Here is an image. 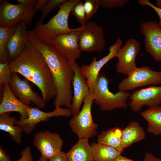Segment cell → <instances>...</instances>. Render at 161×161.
<instances>
[{"label": "cell", "mask_w": 161, "mask_h": 161, "mask_svg": "<svg viewBox=\"0 0 161 161\" xmlns=\"http://www.w3.org/2000/svg\"><path fill=\"white\" fill-rule=\"evenodd\" d=\"M140 114L148 123L147 131L155 135H161V106L149 108Z\"/></svg>", "instance_id": "7402d4cb"}, {"label": "cell", "mask_w": 161, "mask_h": 161, "mask_svg": "<svg viewBox=\"0 0 161 161\" xmlns=\"http://www.w3.org/2000/svg\"><path fill=\"white\" fill-rule=\"evenodd\" d=\"M21 157L16 161H32V157L30 148L27 146L25 147L21 153Z\"/></svg>", "instance_id": "d6a6232c"}, {"label": "cell", "mask_w": 161, "mask_h": 161, "mask_svg": "<svg viewBox=\"0 0 161 161\" xmlns=\"http://www.w3.org/2000/svg\"><path fill=\"white\" fill-rule=\"evenodd\" d=\"M48 160L41 156L39 159L37 161H48Z\"/></svg>", "instance_id": "60d3db41"}, {"label": "cell", "mask_w": 161, "mask_h": 161, "mask_svg": "<svg viewBox=\"0 0 161 161\" xmlns=\"http://www.w3.org/2000/svg\"><path fill=\"white\" fill-rule=\"evenodd\" d=\"M36 11L34 8L21 4H13L7 0L1 1L0 6V26H10L19 22L27 26L31 24Z\"/></svg>", "instance_id": "8992f818"}, {"label": "cell", "mask_w": 161, "mask_h": 161, "mask_svg": "<svg viewBox=\"0 0 161 161\" xmlns=\"http://www.w3.org/2000/svg\"><path fill=\"white\" fill-rule=\"evenodd\" d=\"M123 44L122 39L118 37L115 43L109 48L107 55L99 60L94 57L92 62L89 65H83L81 67V72L87 79L90 90L93 87L97 76L102 67L109 61L116 57L117 52Z\"/></svg>", "instance_id": "e0dca14e"}, {"label": "cell", "mask_w": 161, "mask_h": 161, "mask_svg": "<svg viewBox=\"0 0 161 161\" xmlns=\"http://www.w3.org/2000/svg\"><path fill=\"white\" fill-rule=\"evenodd\" d=\"M1 95L0 114L15 112L20 114V120H23L27 117L28 110L30 106L24 104L15 96L8 83L3 85Z\"/></svg>", "instance_id": "ac0fdd59"}, {"label": "cell", "mask_w": 161, "mask_h": 161, "mask_svg": "<svg viewBox=\"0 0 161 161\" xmlns=\"http://www.w3.org/2000/svg\"><path fill=\"white\" fill-rule=\"evenodd\" d=\"M94 161H114L121 154L116 149L98 143L91 144Z\"/></svg>", "instance_id": "d4e9b609"}, {"label": "cell", "mask_w": 161, "mask_h": 161, "mask_svg": "<svg viewBox=\"0 0 161 161\" xmlns=\"http://www.w3.org/2000/svg\"><path fill=\"white\" fill-rule=\"evenodd\" d=\"M140 49V43L135 38H130L126 41L116 54L118 59L116 64L117 73L129 76L137 68L135 60Z\"/></svg>", "instance_id": "30bf717a"}, {"label": "cell", "mask_w": 161, "mask_h": 161, "mask_svg": "<svg viewBox=\"0 0 161 161\" xmlns=\"http://www.w3.org/2000/svg\"><path fill=\"white\" fill-rule=\"evenodd\" d=\"M70 63L74 75L72 82L73 93L69 109L74 116L79 112L82 103L90 91L87 79L82 73L80 67L76 61Z\"/></svg>", "instance_id": "2e32d148"}, {"label": "cell", "mask_w": 161, "mask_h": 161, "mask_svg": "<svg viewBox=\"0 0 161 161\" xmlns=\"http://www.w3.org/2000/svg\"><path fill=\"white\" fill-rule=\"evenodd\" d=\"M29 81L25 78L22 79L18 73H13L8 84L14 94L24 104L30 106L33 103L40 108L44 107L46 102L33 91Z\"/></svg>", "instance_id": "8fae6325"}, {"label": "cell", "mask_w": 161, "mask_h": 161, "mask_svg": "<svg viewBox=\"0 0 161 161\" xmlns=\"http://www.w3.org/2000/svg\"><path fill=\"white\" fill-rule=\"evenodd\" d=\"M48 161H68L66 157V153L61 151L49 160Z\"/></svg>", "instance_id": "836d02e7"}, {"label": "cell", "mask_w": 161, "mask_h": 161, "mask_svg": "<svg viewBox=\"0 0 161 161\" xmlns=\"http://www.w3.org/2000/svg\"><path fill=\"white\" fill-rule=\"evenodd\" d=\"M18 4H21L25 6L34 8L38 0H17Z\"/></svg>", "instance_id": "e575fe53"}, {"label": "cell", "mask_w": 161, "mask_h": 161, "mask_svg": "<svg viewBox=\"0 0 161 161\" xmlns=\"http://www.w3.org/2000/svg\"><path fill=\"white\" fill-rule=\"evenodd\" d=\"M109 80L104 73L100 72L93 87L94 101L103 111L124 109L128 106L127 100L131 93L119 90L115 93L109 89Z\"/></svg>", "instance_id": "3957f363"}, {"label": "cell", "mask_w": 161, "mask_h": 161, "mask_svg": "<svg viewBox=\"0 0 161 161\" xmlns=\"http://www.w3.org/2000/svg\"><path fill=\"white\" fill-rule=\"evenodd\" d=\"M145 133L143 129L138 122L132 121L122 129V145L124 149L133 144L145 139Z\"/></svg>", "instance_id": "44dd1931"}, {"label": "cell", "mask_w": 161, "mask_h": 161, "mask_svg": "<svg viewBox=\"0 0 161 161\" xmlns=\"http://www.w3.org/2000/svg\"><path fill=\"white\" fill-rule=\"evenodd\" d=\"M16 28L17 24L12 26L0 27V63H4L9 60L6 45Z\"/></svg>", "instance_id": "484cf974"}, {"label": "cell", "mask_w": 161, "mask_h": 161, "mask_svg": "<svg viewBox=\"0 0 161 161\" xmlns=\"http://www.w3.org/2000/svg\"><path fill=\"white\" fill-rule=\"evenodd\" d=\"M9 64L12 73L21 75L37 86L46 103L55 97L56 89L50 70L42 55L30 40L21 54Z\"/></svg>", "instance_id": "7a4b0ae2"}, {"label": "cell", "mask_w": 161, "mask_h": 161, "mask_svg": "<svg viewBox=\"0 0 161 161\" xmlns=\"http://www.w3.org/2000/svg\"><path fill=\"white\" fill-rule=\"evenodd\" d=\"M26 30L27 26L24 24L18 23L15 32L8 40L6 47L10 61L21 54L30 41Z\"/></svg>", "instance_id": "d6986e66"}, {"label": "cell", "mask_w": 161, "mask_h": 161, "mask_svg": "<svg viewBox=\"0 0 161 161\" xmlns=\"http://www.w3.org/2000/svg\"><path fill=\"white\" fill-rule=\"evenodd\" d=\"M122 129L118 127L102 131L98 136L97 143L112 147L122 154L124 150L122 145Z\"/></svg>", "instance_id": "cb8c5ba5"}, {"label": "cell", "mask_w": 161, "mask_h": 161, "mask_svg": "<svg viewBox=\"0 0 161 161\" xmlns=\"http://www.w3.org/2000/svg\"><path fill=\"white\" fill-rule=\"evenodd\" d=\"M29 40L44 58L52 75L56 90V108L70 107L73 96L72 82L74 73L70 62L51 44L43 42L32 30L27 31Z\"/></svg>", "instance_id": "6da1fadb"}, {"label": "cell", "mask_w": 161, "mask_h": 161, "mask_svg": "<svg viewBox=\"0 0 161 161\" xmlns=\"http://www.w3.org/2000/svg\"><path fill=\"white\" fill-rule=\"evenodd\" d=\"M85 98L83 104L79 112L70 120L69 124L71 129L80 138L89 139L97 133L98 125L94 122L91 109L94 96L93 89Z\"/></svg>", "instance_id": "5b68a950"}, {"label": "cell", "mask_w": 161, "mask_h": 161, "mask_svg": "<svg viewBox=\"0 0 161 161\" xmlns=\"http://www.w3.org/2000/svg\"><path fill=\"white\" fill-rule=\"evenodd\" d=\"M129 106L133 112L140 111L144 106L150 107L161 106V85L149 86L134 90L130 94Z\"/></svg>", "instance_id": "7c38bea8"}, {"label": "cell", "mask_w": 161, "mask_h": 161, "mask_svg": "<svg viewBox=\"0 0 161 161\" xmlns=\"http://www.w3.org/2000/svg\"><path fill=\"white\" fill-rule=\"evenodd\" d=\"M17 120L15 117H11L10 113L0 114V129L9 134L11 138L16 143L20 144L21 141L23 130L19 125H16Z\"/></svg>", "instance_id": "603a6c76"}, {"label": "cell", "mask_w": 161, "mask_h": 161, "mask_svg": "<svg viewBox=\"0 0 161 161\" xmlns=\"http://www.w3.org/2000/svg\"><path fill=\"white\" fill-rule=\"evenodd\" d=\"M9 61L7 60L4 63H0V88L1 92L3 85L9 83L12 74L9 67Z\"/></svg>", "instance_id": "83f0119b"}, {"label": "cell", "mask_w": 161, "mask_h": 161, "mask_svg": "<svg viewBox=\"0 0 161 161\" xmlns=\"http://www.w3.org/2000/svg\"><path fill=\"white\" fill-rule=\"evenodd\" d=\"M156 7L161 8V0H157L156 2Z\"/></svg>", "instance_id": "ab89813d"}, {"label": "cell", "mask_w": 161, "mask_h": 161, "mask_svg": "<svg viewBox=\"0 0 161 161\" xmlns=\"http://www.w3.org/2000/svg\"><path fill=\"white\" fill-rule=\"evenodd\" d=\"M0 161H12L1 145L0 146Z\"/></svg>", "instance_id": "8d00e7d4"}, {"label": "cell", "mask_w": 161, "mask_h": 161, "mask_svg": "<svg viewBox=\"0 0 161 161\" xmlns=\"http://www.w3.org/2000/svg\"><path fill=\"white\" fill-rule=\"evenodd\" d=\"M66 0H48L44 8L41 11V16L37 24H41L44 18L53 9L59 6Z\"/></svg>", "instance_id": "f546056e"}, {"label": "cell", "mask_w": 161, "mask_h": 161, "mask_svg": "<svg viewBox=\"0 0 161 161\" xmlns=\"http://www.w3.org/2000/svg\"><path fill=\"white\" fill-rule=\"evenodd\" d=\"M78 0H66L59 6L57 13L47 23L37 24L32 30L41 41L47 42L59 34L67 33L76 29L69 28L68 18L71 10Z\"/></svg>", "instance_id": "277c9868"}, {"label": "cell", "mask_w": 161, "mask_h": 161, "mask_svg": "<svg viewBox=\"0 0 161 161\" xmlns=\"http://www.w3.org/2000/svg\"><path fill=\"white\" fill-rule=\"evenodd\" d=\"M114 161H135L123 157L121 155L118 157Z\"/></svg>", "instance_id": "f35d334b"}, {"label": "cell", "mask_w": 161, "mask_h": 161, "mask_svg": "<svg viewBox=\"0 0 161 161\" xmlns=\"http://www.w3.org/2000/svg\"><path fill=\"white\" fill-rule=\"evenodd\" d=\"M70 14L74 15L76 18L81 26H85L88 21L84 8L83 3L79 0H78L72 7Z\"/></svg>", "instance_id": "4316f807"}, {"label": "cell", "mask_w": 161, "mask_h": 161, "mask_svg": "<svg viewBox=\"0 0 161 161\" xmlns=\"http://www.w3.org/2000/svg\"><path fill=\"white\" fill-rule=\"evenodd\" d=\"M129 0H99L100 6L108 9L121 7L129 1Z\"/></svg>", "instance_id": "4dcf8cb0"}, {"label": "cell", "mask_w": 161, "mask_h": 161, "mask_svg": "<svg viewBox=\"0 0 161 161\" xmlns=\"http://www.w3.org/2000/svg\"><path fill=\"white\" fill-rule=\"evenodd\" d=\"M100 6L99 0L85 1L83 3V7L87 20L96 13Z\"/></svg>", "instance_id": "f1b7e54d"}, {"label": "cell", "mask_w": 161, "mask_h": 161, "mask_svg": "<svg viewBox=\"0 0 161 161\" xmlns=\"http://www.w3.org/2000/svg\"><path fill=\"white\" fill-rule=\"evenodd\" d=\"M80 31L79 46L81 52H99L106 43L102 27L94 21H88Z\"/></svg>", "instance_id": "9c48e42d"}, {"label": "cell", "mask_w": 161, "mask_h": 161, "mask_svg": "<svg viewBox=\"0 0 161 161\" xmlns=\"http://www.w3.org/2000/svg\"><path fill=\"white\" fill-rule=\"evenodd\" d=\"M83 26L72 31L58 35L44 42L52 45L58 52L69 62L76 61L81 56L79 44L80 31Z\"/></svg>", "instance_id": "52a82bcc"}, {"label": "cell", "mask_w": 161, "mask_h": 161, "mask_svg": "<svg viewBox=\"0 0 161 161\" xmlns=\"http://www.w3.org/2000/svg\"><path fill=\"white\" fill-rule=\"evenodd\" d=\"M33 143L41 156L49 160L61 151L63 141L59 134L46 130L36 133Z\"/></svg>", "instance_id": "5bb4252c"}, {"label": "cell", "mask_w": 161, "mask_h": 161, "mask_svg": "<svg viewBox=\"0 0 161 161\" xmlns=\"http://www.w3.org/2000/svg\"><path fill=\"white\" fill-rule=\"evenodd\" d=\"M161 84V71L153 70L145 66L137 68L130 75L124 78L119 84V90L128 92L147 86Z\"/></svg>", "instance_id": "ba28073f"}, {"label": "cell", "mask_w": 161, "mask_h": 161, "mask_svg": "<svg viewBox=\"0 0 161 161\" xmlns=\"http://www.w3.org/2000/svg\"><path fill=\"white\" fill-rule=\"evenodd\" d=\"M48 0H38L37 3L34 7V9L36 11H41L45 6Z\"/></svg>", "instance_id": "74e56055"}, {"label": "cell", "mask_w": 161, "mask_h": 161, "mask_svg": "<svg viewBox=\"0 0 161 161\" xmlns=\"http://www.w3.org/2000/svg\"><path fill=\"white\" fill-rule=\"evenodd\" d=\"M144 36L146 51L157 62L161 61V28L155 21L148 20L140 25Z\"/></svg>", "instance_id": "4fadbf2b"}, {"label": "cell", "mask_w": 161, "mask_h": 161, "mask_svg": "<svg viewBox=\"0 0 161 161\" xmlns=\"http://www.w3.org/2000/svg\"><path fill=\"white\" fill-rule=\"evenodd\" d=\"M143 161H161V159L156 157L151 152H147L144 155Z\"/></svg>", "instance_id": "d590c367"}, {"label": "cell", "mask_w": 161, "mask_h": 161, "mask_svg": "<svg viewBox=\"0 0 161 161\" xmlns=\"http://www.w3.org/2000/svg\"><path fill=\"white\" fill-rule=\"evenodd\" d=\"M72 116L71 112L67 108H56L52 112H46L37 108L30 106L28 110L27 117L23 120H17L15 124L20 126L25 133L30 134L38 123L47 120L50 117L61 116L69 117Z\"/></svg>", "instance_id": "9a60e30c"}, {"label": "cell", "mask_w": 161, "mask_h": 161, "mask_svg": "<svg viewBox=\"0 0 161 161\" xmlns=\"http://www.w3.org/2000/svg\"><path fill=\"white\" fill-rule=\"evenodd\" d=\"M138 1L140 5L143 6L148 5L156 12L159 17V21L158 23L161 28V8L157 7L148 0H140Z\"/></svg>", "instance_id": "1f68e13d"}, {"label": "cell", "mask_w": 161, "mask_h": 161, "mask_svg": "<svg viewBox=\"0 0 161 161\" xmlns=\"http://www.w3.org/2000/svg\"><path fill=\"white\" fill-rule=\"evenodd\" d=\"M88 139L78 138L77 143L66 153L68 161H94Z\"/></svg>", "instance_id": "ffe728a7"}]
</instances>
